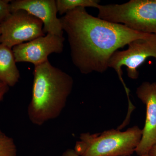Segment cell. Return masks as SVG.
I'll use <instances>...</instances> for the list:
<instances>
[{"instance_id": "1", "label": "cell", "mask_w": 156, "mask_h": 156, "mask_svg": "<svg viewBox=\"0 0 156 156\" xmlns=\"http://www.w3.org/2000/svg\"><path fill=\"white\" fill-rule=\"evenodd\" d=\"M60 19L67 35L73 63L85 75L105 72L115 51L152 34L94 17L84 8L69 11Z\"/></svg>"}, {"instance_id": "2", "label": "cell", "mask_w": 156, "mask_h": 156, "mask_svg": "<svg viewBox=\"0 0 156 156\" xmlns=\"http://www.w3.org/2000/svg\"><path fill=\"white\" fill-rule=\"evenodd\" d=\"M33 75L27 115L32 124L41 126L61 114L72 91L73 79L49 60L34 66Z\"/></svg>"}, {"instance_id": "3", "label": "cell", "mask_w": 156, "mask_h": 156, "mask_svg": "<svg viewBox=\"0 0 156 156\" xmlns=\"http://www.w3.org/2000/svg\"><path fill=\"white\" fill-rule=\"evenodd\" d=\"M137 126L125 131L112 129L100 133H82L74 150L80 156H131L141 140Z\"/></svg>"}, {"instance_id": "4", "label": "cell", "mask_w": 156, "mask_h": 156, "mask_svg": "<svg viewBox=\"0 0 156 156\" xmlns=\"http://www.w3.org/2000/svg\"><path fill=\"white\" fill-rule=\"evenodd\" d=\"M98 17L144 33L156 35V0H131L100 5Z\"/></svg>"}, {"instance_id": "5", "label": "cell", "mask_w": 156, "mask_h": 156, "mask_svg": "<svg viewBox=\"0 0 156 156\" xmlns=\"http://www.w3.org/2000/svg\"><path fill=\"white\" fill-rule=\"evenodd\" d=\"M149 57L156 59V35L154 34L148 37L132 41L128 45L127 50H117L110 58L108 68L113 69L117 73L126 90L128 100L130 99V90L123 80L122 67L126 66L128 76L135 80L139 76L137 69Z\"/></svg>"}, {"instance_id": "6", "label": "cell", "mask_w": 156, "mask_h": 156, "mask_svg": "<svg viewBox=\"0 0 156 156\" xmlns=\"http://www.w3.org/2000/svg\"><path fill=\"white\" fill-rule=\"evenodd\" d=\"M0 44L11 48L45 35L40 20L24 10L11 13L1 24Z\"/></svg>"}, {"instance_id": "7", "label": "cell", "mask_w": 156, "mask_h": 156, "mask_svg": "<svg viewBox=\"0 0 156 156\" xmlns=\"http://www.w3.org/2000/svg\"><path fill=\"white\" fill-rule=\"evenodd\" d=\"M65 38L47 34L32 41L12 48L16 62H27L37 65L48 61L52 53L60 54L63 51Z\"/></svg>"}, {"instance_id": "8", "label": "cell", "mask_w": 156, "mask_h": 156, "mask_svg": "<svg viewBox=\"0 0 156 156\" xmlns=\"http://www.w3.org/2000/svg\"><path fill=\"white\" fill-rule=\"evenodd\" d=\"M10 5L11 13L24 10L40 20L45 34L63 36L64 31L60 19L57 17L55 0H15L11 1Z\"/></svg>"}, {"instance_id": "9", "label": "cell", "mask_w": 156, "mask_h": 156, "mask_svg": "<svg viewBox=\"0 0 156 156\" xmlns=\"http://www.w3.org/2000/svg\"><path fill=\"white\" fill-rule=\"evenodd\" d=\"M136 94L146 108L142 137L135 151L139 156L148 154L156 142V82H144L136 89Z\"/></svg>"}, {"instance_id": "10", "label": "cell", "mask_w": 156, "mask_h": 156, "mask_svg": "<svg viewBox=\"0 0 156 156\" xmlns=\"http://www.w3.org/2000/svg\"><path fill=\"white\" fill-rule=\"evenodd\" d=\"M12 49L0 44V82L9 87L19 81L20 73Z\"/></svg>"}, {"instance_id": "11", "label": "cell", "mask_w": 156, "mask_h": 156, "mask_svg": "<svg viewBox=\"0 0 156 156\" xmlns=\"http://www.w3.org/2000/svg\"><path fill=\"white\" fill-rule=\"evenodd\" d=\"M58 13L65 14L69 11L79 8H98L100 1L98 0H56Z\"/></svg>"}, {"instance_id": "12", "label": "cell", "mask_w": 156, "mask_h": 156, "mask_svg": "<svg viewBox=\"0 0 156 156\" xmlns=\"http://www.w3.org/2000/svg\"><path fill=\"white\" fill-rule=\"evenodd\" d=\"M0 156H17V148L13 138L0 129Z\"/></svg>"}, {"instance_id": "13", "label": "cell", "mask_w": 156, "mask_h": 156, "mask_svg": "<svg viewBox=\"0 0 156 156\" xmlns=\"http://www.w3.org/2000/svg\"><path fill=\"white\" fill-rule=\"evenodd\" d=\"M9 0H0V24L11 14Z\"/></svg>"}, {"instance_id": "14", "label": "cell", "mask_w": 156, "mask_h": 156, "mask_svg": "<svg viewBox=\"0 0 156 156\" xmlns=\"http://www.w3.org/2000/svg\"><path fill=\"white\" fill-rule=\"evenodd\" d=\"M9 87L6 84L0 82V104L4 96L9 91Z\"/></svg>"}, {"instance_id": "15", "label": "cell", "mask_w": 156, "mask_h": 156, "mask_svg": "<svg viewBox=\"0 0 156 156\" xmlns=\"http://www.w3.org/2000/svg\"><path fill=\"white\" fill-rule=\"evenodd\" d=\"M61 156H80L75 151L74 149H69L63 152ZM139 156H150L148 154L145 155Z\"/></svg>"}, {"instance_id": "16", "label": "cell", "mask_w": 156, "mask_h": 156, "mask_svg": "<svg viewBox=\"0 0 156 156\" xmlns=\"http://www.w3.org/2000/svg\"><path fill=\"white\" fill-rule=\"evenodd\" d=\"M148 154L150 156H156V142L150 150Z\"/></svg>"}, {"instance_id": "17", "label": "cell", "mask_w": 156, "mask_h": 156, "mask_svg": "<svg viewBox=\"0 0 156 156\" xmlns=\"http://www.w3.org/2000/svg\"><path fill=\"white\" fill-rule=\"evenodd\" d=\"M1 35V24H0V37Z\"/></svg>"}]
</instances>
